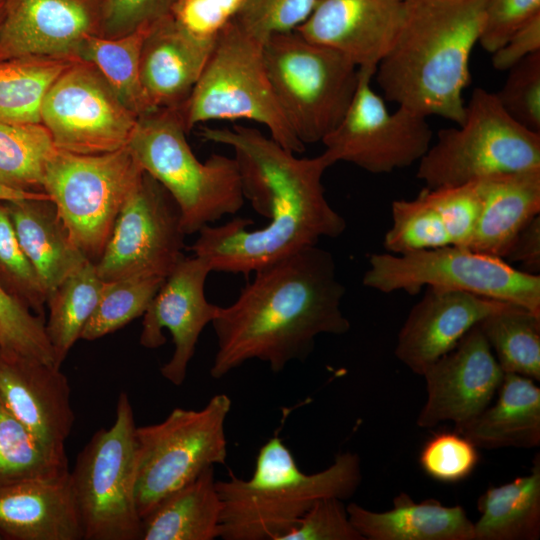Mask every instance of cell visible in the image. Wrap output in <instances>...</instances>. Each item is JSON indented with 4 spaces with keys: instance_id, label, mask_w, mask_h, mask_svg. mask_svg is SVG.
<instances>
[{
    "instance_id": "obj_20",
    "label": "cell",
    "mask_w": 540,
    "mask_h": 540,
    "mask_svg": "<svg viewBox=\"0 0 540 540\" xmlns=\"http://www.w3.org/2000/svg\"><path fill=\"white\" fill-rule=\"evenodd\" d=\"M510 305L465 291L428 286L399 331L395 355L414 373L422 375L472 327Z\"/></svg>"
},
{
    "instance_id": "obj_24",
    "label": "cell",
    "mask_w": 540,
    "mask_h": 540,
    "mask_svg": "<svg viewBox=\"0 0 540 540\" xmlns=\"http://www.w3.org/2000/svg\"><path fill=\"white\" fill-rule=\"evenodd\" d=\"M482 205L467 248L504 258L512 241L540 214V167L481 178Z\"/></svg>"
},
{
    "instance_id": "obj_34",
    "label": "cell",
    "mask_w": 540,
    "mask_h": 540,
    "mask_svg": "<svg viewBox=\"0 0 540 540\" xmlns=\"http://www.w3.org/2000/svg\"><path fill=\"white\" fill-rule=\"evenodd\" d=\"M479 326L504 373L540 380V314L512 304Z\"/></svg>"
},
{
    "instance_id": "obj_10",
    "label": "cell",
    "mask_w": 540,
    "mask_h": 540,
    "mask_svg": "<svg viewBox=\"0 0 540 540\" xmlns=\"http://www.w3.org/2000/svg\"><path fill=\"white\" fill-rule=\"evenodd\" d=\"M143 175L128 145L94 155L58 149L47 163L43 190L90 262L100 259L120 211Z\"/></svg>"
},
{
    "instance_id": "obj_27",
    "label": "cell",
    "mask_w": 540,
    "mask_h": 540,
    "mask_svg": "<svg viewBox=\"0 0 540 540\" xmlns=\"http://www.w3.org/2000/svg\"><path fill=\"white\" fill-rule=\"evenodd\" d=\"M497 399L456 432L478 448H534L540 444V388L531 378L504 373Z\"/></svg>"
},
{
    "instance_id": "obj_3",
    "label": "cell",
    "mask_w": 540,
    "mask_h": 540,
    "mask_svg": "<svg viewBox=\"0 0 540 540\" xmlns=\"http://www.w3.org/2000/svg\"><path fill=\"white\" fill-rule=\"evenodd\" d=\"M403 1L402 24L374 74L379 88L400 107L459 125L487 0Z\"/></svg>"
},
{
    "instance_id": "obj_19",
    "label": "cell",
    "mask_w": 540,
    "mask_h": 540,
    "mask_svg": "<svg viewBox=\"0 0 540 540\" xmlns=\"http://www.w3.org/2000/svg\"><path fill=\"white\" fill-rule=\"evenodd\" d=\"M403 16V0H317L295 30L344 55L359 69L376 71L398 34Z\"/></svg>"
},
{
    "instance_id": "obj_43",
    "label": "cell",
    "mask_w": 540,
    "mask_h": 540,
    "mask_svg": "<svg viewBox=\"0 0 540 540\" xmlns=\"http://www.w3.org/2000/svg\"><path fill=\"white\" fill-rule=\"evenodd\" d=\"M317 0H246L234 22L265 40L278 32L293 31L312 12Z\"/></svg>"
},
{
    "instance_id": "obj_25",
    "label": "cell",
    "mask_w": 540,
    "mask_h": 540,
    "mask_svg": "<svg viewBox=\"0 0 540 540\" xmlns=\"http://www.w3.org/2000/svg\"><path fill=\"white\" fill-rule=\"evenodd\" d=\"M347 512L365 540H474V523L464 508L436 499L415 502L400 492L390 510L375 512L350 503Z\"/></svg>"
},
{
    "instance_id": "obj_49",
    "label": "cell",
    "mask_w": 540,
    "mask_h": 540,
    "mask_svg": "<svg viewBox=\"0 0 540 540\" xmlns=\"http://www.w3.org/2000/svg\"><path fill=\"white\" fill-rule=\"evenodd\" d=\"M503 259L509 264L520 263L526 273L539 275L540 214L520 230Z\"/></svg>"
},
{
    "instance_id": "obj_47",
    "label": "cell",
    "mask_w": 540,
    "mask_h": 540,
    "mask_svg": "<svg viewBox=\"0 0 540 540\" xmlns=\"http://www.w3.org/2000/svg\"><path fill=\"white\" fill-rule=\"evenodd\" d=\"M177 0H105L102 36L117 38L168 16Z\"/></svg>"
},
{
    "instance_id": "obj_4",
    "label": "cell",
    "mask_w": 540,
    "mask_h": 540,
    "mask_svg": "<svg viewBox=\"0 0 540 540\" xmlns=\"http://www.w3.org/2000/svg\"><path fill=\"white\" fill-rule=\"evenodd\" d=\"M362 480L360 457L338 454L326 469L306 474L278 436L261 446L252 476L217 481L224 540H281L319 499H348Z\"/></svg>"
},
{
    "instance_id": "obj_45",
    "label": "cell",
    "mask_w": 540,
    "mask_h": 540,
    "mask_svg": "<svg viewBox=\"0 0 540 540\" xmlns=\"http://www.w3.org/2000/svg\"><path fill=\"white\" fill-rule=\"evenodd\" d=\"M246 0H177L171 15L197 39L215 43Z\"/></svg>"
},
{
    "instance_id": "obj_50",
    "label": "cell",
    "mask_w": 540,
    "mask_h": 540,
    "mask_svg": "<svg viewBox=\"0 0 540 540\" xmlns=\"http://www.w3.org/2000/svg\"><path fill=\"white\" fill-rule=\"evenodd\" d=\"M49 196L41 192H25L12 188L0 181V201H12L19 199H46ZM50 199V198H49Z\"/></svg>"
},
{
    "instance_id": "obj_32",
    "label": "cell",
    "mask_w": 540,
    "mask_h": 540,
    "mask_svg": "<svg viewBox=\"0 0 540 540\" xmlns=\"http://www.w3.org/2000/svg\"><path fill=\"white\" fill-rule=\"evenodd\" d=\"M70 473L65 450L43 444L0 401V486Z\"/></svg>"
},
{
    "instance_id": "obj_7",
    "label": "cell",
    "mask_w": 540,
    "mask_h": 540,
    "mask_svg": "<svg viewBox=\"0 0 540 540\" xmlns=\"http://www.w3.org/2000/svg\"><path fill=\"white\" fill-rule=\"evenodd\" d=\"M268 78L297 138L321 142L344 117L359 81V68L339 52L296 30L263 42Z\"/></svg>"
},
{
    "instance_id": "obj_21",
    "label": "cell",
    "mask_w": 540,
    "mask_h": 540,
    "mask_svg": "<svg viewBox=\"0 0 540 540\" xmlns=\"http://www.w3.org/2000/svg\"><path fill=\"white\" fill-rule=\"evenodd\" d=\"M0 401L43 444L65 450L75 416L59 366L0 348Z\"/></svg>"
},
{
    "instance_id": "obj_40",
    "label": "cell",
    "mask_w": 540,
    "mask_h": 540,
    "mask_svg": "<svg viewBox=\"0 0 540 540\" xmlns=\"http://www.w3.org/2000/svg\"><path fill=\"white\" fill-rule=\"evenodd\" d=\"M494 94L514 121L540 133V52L511 67L503 86Z\"/></svg>"
},
{
    "instance_id": "obj_14",
    "label": "cell",
    "mask_w": 540,
    "mask_h": 540,
    "mask_svg": "<svg viewBox=\"0 0 540 540\" xmlns=\"http://www.w3.org/2000/svg\"><path fill=\"white\" fill-rule=\"evenodd\" d=\"M374 74L359 69L352 102L321 142L333 164L344 161L385 174L418 162L432 144L433 132L425 116L400 106L390 113L371 86Z\"/></svg>"
},
{
    "instance_id": "obj_12",
    "label": "cell",
    "mask_w": 540,
    "mask_h": 540,
    "mask_svg": "<svg viewBox=\"0 0 540 540\" xmlns=\"http://www.w3.org/2000/svg\"><path fill=\"white\" fill-rule=\"evenodd\" d=\"M362 281L382 293L402 290L414 295L428 286L465 291L540 314V275L462 246L371 254Z\"/></svg>"
},
{
    "instance_id": "obj_13",
    "label": "cell",
    "mask_w": 540,
    "mask_h": 540,
    "mask_svg": "<svg viewBox=\"0 0 540 540\" xmlns=\"http://www.w3.org/2000/svg\"><path fill=\"white\" fill-rule=\"evenodd\" d=\"M40 117L57 149L80 155L127 146L139 118L101 72L80 58L49 87Z\"/></svg>"
},
{
    "instance_id": "obj_1",
    "label": "cell",
    "mask_w": 540,
    "mask_h": 540,
    "mask_svg": "<svg viewBox=\"0 0 540 540\" xmlns=\"http://www.w3.org/2000/svg\"><path fill=\"white\" fill-rule=\"evenodd\" d=\"M200 134L205 141L233 149L244 198L269 219L255 230L248 229L251 219L241 217L201 228L189 250L205 259L212 271L247 275L345 231V219L325 196L322 177L334 165L325 152L299 158L257 128L243 125L202 126Z\"/></svg>"
},
{
    "instance_id": "obj_52",
    "label": "cell",
    "mask_w": 540,
    "mask_h": 540,
    "mask_svg": "<svg viewBox=\"0 0 540 540\" xmlns=\"http://www.w3.org/2000/svg\"><path fill=\"white\" fill-rule=\"evenodd\" d=\"M1 539H4V538H3V536L0 534V540H1Z\"/></svg>"
},
{
    "instance_id": "obj_38",
    "label": "cell",
    "mask_w": 540,
    "mask_h": 540,
    "mask_svg": "<svg viewBox=\"0 0 540 540\" xmlns=\"http://www.w3.org/2000/svg\"><path fill=\"white\" fill-rule=\"evenodd\" d=\"M0 287L33 313L44 317L46 288L20 245L5 201H0Z\"/></svg>"
},
{
    "instance_id": "obj_41",
    "label": "cell",
    "mask_w": 540,
    "mask_h": 540,
    "mask_svg": "<svg viewBox=\"0 0 540 540\" xmlns=\"http://www.w3.org/2000/svg\"><path fill=\"white\" fill-rule=\"evenodd\" d=\"M479 462L478 447L462 434L441 432L423 446L419 463L432 479L456 483L466 479Z\"/></svg>"
},
{
    "instance_id": "obj_9",
    "label": "cell",
    "mask_w": 540,
    "mask_h": 540,
    "mask_svg": "<svg viewBox=\"0 0 540 540\" xmlns=\"http://www.w3.org/2000/svg\"><path fill=\"white\" fill-rule=\"evenodd\" d=\"M136 429L128 395L121 392L112 426L95 432L77 456L69 476L84 540L141 539Z\"/></svg>"
},
{
    "instance_id": "obj_2",
    "label": "cell",
    "mask_w": 540,
    "mask_h": 540,
    "mask_svg": "<svg viewBox=\"0 0 540 540\" xmlns=\"http://www.w3.org/2000/svg\"><path fill=\"white\" fill-rule=\"evenodd\" d=\"M212 321L217 351L210 374L226 376L250 360L273 372L305 360L321 334L342 335L350 322L341 309L345 286L333 255L317 245L272 261Z\"/></svg>"
},
{
    "instance_id": "obj_5",
    "label": "cell",
    "mask_w": 540,
    "mask_h": 540,
    "mask_svg": "<svg viewBox=\"0 0 540 540\" xmlns=\"http://www.w3.org/2000/svg\"><path fill=\"white\" fill-rule=\"evenodd\" d=\"M186 134L180 109H156L139 116L128 147L174 199L188 235L235 214L245 198L235 158L215 153L201 162Z\"/></svg>"
},
{
    "instance_id": "obj_17",
    "label": "cell",
    "mask_w": 540,
    "mask_h": 540,
    "mask_svg": "<svg viewBox=\"0 0 540 540\" xmlns=\"http://www.w3.org/2000/svg\"><path fill=\"white\" fill-rule=\"evenodd\" d=\"M421 376L426 381L427 400L417 417V426L432 428L452 421L457 427L491 403L504 372L477 324Z\"/></svg>"
},
{
    "instance_id": "obj_33",
    "label": "cell",
    "mask_w": 540,
    "mask_h": 540,
    "mask_svg": "<svg viewBox=\"0 0 540 540\" xmlns=\"http://www.w3.org/2000/svg\"><path fill=\"white\" fill-rule=\"evenodd\" d=\"M152 25L143 26L117 38L88 37L78 58L92 63L115 92L136 115L154 111L145 97L140 78V59L145 38Z\"/></svg>"
},
{
    "instance_id": "obj_26",
    "label": "cell",
    "mask_w": 540,
    "mask_h": 540,
    "mask_svg": "<svg viewBox=\"0 0 540 540\" xmlns=\"http://www.w3.org/2000/svg\"><path fill=\"white\" fill-rule=\"evenodd\" d=\"M22 249L37 271L47 296L90 262L74 244L49 199L5 201Z\"/></svg>"
},
{
    "instance_id": "obj_11",
    "label": "cell",
    "mask_w": 540,
    "mask_h": 540,
    "mask_svg": "<svg viewBox=\"0 0 540 540\" xmlns=\"http://www.w3.org/2000/svg\"><path fill=\"white\" fill-rule=\"evenodd\" d=\"M226 394L201 409L175 408L160 423L137 427L135 500L143 519L162 500L227 459Z\"/></svg>"
},
{
    "instance_id": "obj_37",
    "label": "cell",
    "mask_w": 540,
    "mask_h": 540,
    "mask_svg": "<svg viewBox=\"0 0 540 540\" xmlns=\"http://www.w3.org/2000/svg\"><path fill=\"white\" fill-rule=\"evenodd\" d=\"M392 224L384 236V248L392 254L452 245L444 218L424 188L412 200H395Z\"/></svg>"
},
{
    "instance_id": "obj_16",
    "label": "cell",
    "mask_w": 540,
    "mask_h": 540,
    "mask_svg": "<svg viewBox=\"0 0 540 540\" xmlns=\"http://www.w3.org/2000/svg\"><path fill=\"white\" fill-rule=\"evenodd\" d=\"M210 272L211 266L202 257L184 256L165 278L143 315V347L158 348L166 342L162 330L171 333L174 352L162 366L161 374L176 386L183 384L199 337L218 313L219 306L205 296Z\"/></svg>"
},
{
    "instance_id": "obj_44",
    "label": "cell",
    "mask_w": 540,
    "mask_h": 540,
    "mask_svg": "<svg viewBox=\"0 0 540 540\" xmlns=\"http://www.w3.org/2000/svg\"><path fill=\"white\" fill-rule=\"evenodd\" d=\"M281 540H365L349 519L347 506L336 497L317 500Z\"/></svg>"
},
{
    "instance_id": "obj_48",
    "label": "cell",
    "mask_w": 540,
    "mask_h": 540,
    "mask_svg": "<svg viewBox=\"0 0 540 540\" xmlns=\"http://www.w3.org/2000/svg\"><path fill=\"white\" fill-rule=\"evenodd\" d=\"M537 52H540V14L515 31L492 53V65L498 71H508Z\"/></svg>"
},
{
    "instance_id": "obj_42",
    "label": "cell",
    "mask_w": 540,
    "mask_h": 540,
    "mask_svg": "<svg viewBox=\"0 0 540 540\" xmlns=\"http://www.w3.org/2000/svg\"><path fill=\"white\" fill-rule=\"evenodd\" d=\"M425 189L444 218L452 245L467 247L482 205L481 178L455 186Z\"/></svg>"
},
{
    "instance_id": "obj_29",
    "label": "cell",
    "mask_w": 540,
    "mask_h": 540,
    "mask_svg": "<svg viewBox=\"0 0 540 540\" xmlns=\"http://www.w3.org/2000/svg\"><path fill=\"white\" fill-rule=\"evenodd\" d=\"M474 540H536L540 536V458L528 475L488 488L477 501Z\"/></svg>"
},
{
    "instance_id": "obj_46",
    "label": "cell",
    "mask_w": 540,
    "mask_h": 540,
    "mask_svg": "<svg viewBox=\"0 0 540 540\" xmlns=\"http://www.w3.org/2000/svg\"><path fill=\"white\" fill-rule=\"evenodd\" d=\"M540 14V0H487L478 44L492 54L532 18Z\"/></svg>"
},
{
    "instance_id": "obj_53",
    "label": "cell",
    "mask_w": 540,
    "mask_h": 540,
    "mask_svg": "<svg viewBox=\"0 0 540 540\" xmlns=\"http://www.w3.org/2000/svg\"><path fill=\"white\" fill-rule=\"evenodd\" d=\"M3 0H0V3L2 2Z\"/></svg>"
},
{
    "instance_id": "obj_35",
    "label": "cell",
    "mask_w": 540,
    "mask_h": 540,
    "mask_svg": "<svg viewBox=\"0 0 540 540\" xmlns=\"http://www.w3.org/2000/svg\"><path fill=\"white\" fill-rule=\"evenodd\" d=\"M57 150L42 123L0 122V181L21 191L45 193V169Z\"/></svg>"
},
{
    "instance_id": "obj_30",
    "label": "cell",
    "mask_w": 540,
    "mask_h": 540,
    "mask_svg": "<svg viewBox=\"0 0 540 540\" xmlns=\"http://www.w3.org/2000/svg\"><path fill=\"white\" fill-rule=\"evenodd\" d=\"M76 59L26 56L0 61V122L41 123L43 98L58 76Z\"/></svg>"
},
{
    "instance_id": "obj_6",
    "label": "cell",
    "mask_w": 540,
    "mask_h": 540,
    "mask_svg": "<svg viewBox=\"0 0 540 540\" xmlns=\"http://www.w3.org/2000/svg\"><path fill=\"white\" fill-rule=\"evenodd\" d=\"M263 40L233 20L218 36L186 103L180 108L187 133L217 120H249L264 125L286 150L305 151L273 92L263 56Z\"/></svg>"
},
{
    "instance_id": "obj_18",
    "label": "cell",
    "mask_w": 540,
    "mask_h": 540,
    "mask_svg": "<svg viewBox=\"0 0 540 540\" xmlns=\"http://www.w3.org/2000/svg\"><path fill=\"white\" fill-rule=\"evenodd\" d=\"M105 0H3L0 61L78 58L84 41L102 36Z\"/></svg>"
},
{
    "instance_id": "obj_28",
    "label": "cell",
    "mask_w": 540,
    "mask_h": 540,
    "mask_svg": "<svg viewBox=\"0 0 540 540\" xmlns=\"http://www.w3.org/2000/svg\"><path fill=\"white\" fill-rule=\"evenodd\" d=\"M213 468L204 470L145 516L140 540L219 538L222 502Z\"/></svg>"
},
{
    "instance_id": "obj_23",
    "label": "cell",
    "mask_w": 540,
    "mask_h": 540,
    "mask_svg": "<svg viewBox=\"0 0 540 540\" xmlns=\"http://www.w3.org/2000/svg\"><path fill=\"white\" fill-rule=\"evenodd\" d=\"M69 474L56 480L0 486V534L3 538L83 539Z\"/></svg>"
},
{
    "instance_id": "obj_22",
    "label": "cell",
    "mask_w": 540,
    "mask_h": 540,
    "mask_svg": "<svg viewBox=\"0 0 540 540\" xmlns=\"http://www.w3.org/2000/svg\"><path fill=\"white\" fill-rule=\"evenodd\" d=\"M214 45L192 36L171 14L152 25L140 59L141 84L152 110L186 103Z\"/></svg>"
},
{
    "instance_id": "obj_15",
    "label": "cell",
    "mask_w": 540,
    "mask_h": 540,
    "mask_svg": "<svg viewBox=\"0 0 540 540\" xmlns=\"http://www.w3.org/2000/svg\"><path fill=\"white\" fill-rule=\"evenodd\" d=\"M185 235L176 202L144 171L95 263L97 274L105 282L139 275L166 278L184 257Z\"/></svg>"
},
{
    "instance_id": "obj_39",
    "label": "cell",
    "mask_w": 540,
    "mask_h": 540,
    "mask_svg": "<svg viewBox=\"0 0 540 540\" xmlns=\"http://www.w3.org/2000/svg\"><path fill=\"white\" fill-rule=\"evenodd\" d=\"M0 348L59 366L46 334L44 317L33 313L1 287Z\"/></svg>"
},
{
    "instance_id": "obj_51",
    "label": "cell",
    "mask_w": 540,
    "mask_h": 540,
    "mask_svg": "<svg viewBox=\"0 0 540 540\" xmlns=\"http://www.w3.org/2000/svg\"><path fill=\"white\" fill-rule=\"evenodd\" d=\"M3 14H4V9H3V1L0 3V25L2 23V20H3Z\"/></svg>"
},
{
    "instance_id": "obj_31",
    "label": "cell",
    "mask_w": 540,
    "mask_h": 540,
    "mask_svg": "<svg viewBox=\"0 0 540 540\" xmlns=\"http://www.w3.org/2000/svg\"><path fill=\"white\" fill-rule=\"evenodd\" d=\"M95 264L88 262L47 296L46 334L59 366L65 360L93 313L106 286Z\"/></svg>"
},
{
    "instance_id": "obj_36",
    "label": "cell",
    "mask_w": 540,
    "mask_h": 540,
    "mask_svg": "<svg viewBox=\"0 0 540 540\" xmlns=\"http://www.w3.org/2000/svg\"><path fill=\"white\" fill-rule=\"evenodd\" d=\"M164 280L161 276L139 275L107 282L80 339H99L143 316Z\"/></svg>"
},
{
    "instance_id": "obj_8",
    "label": "cell",
    "mask_w": 540,
    "mask_h": 540,
    "mask_svg": "<svg viewBox=\"0 0 540 540\" xmlns=\"http://www.w3.org/2000/svg\"><path fill=\"white\" fill-rule=\"evenodd\" d=\"M540 167V133L514 121L494 92L475 88L457 127L437 132L418 161L427 188L455 186L494 174Z\"/></svg>"
}]
</instances>
